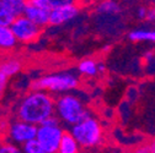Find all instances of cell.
Returning a JSON list of instances; mask_svg holds the SVG:
<instances>
[{
  "instance_id": "8992f818",
  "label": "cell",
  "mask_w": 155,
  "mask_h": 153,
  "mask_svg": "<svg viewBox=\"0 0 155 153\" xmlns=\"http://www.w3.org/2000/svg\"><path fill=\"white\" fill-rule=\"evenodd\" d=\"M10 28L17 42L31 43L36 41L41 34V27L33 23L24 15L16 16L10 25Z\"/></svg>"
},
{
  "instance_id": "5b68a950",
  "label": "cell",
  "mask_w": 155,
  "mask_h": 153,
  "mask_svg": "<svg viewBox=\"0 0 155 153\" xmlns=\"http://www.w3.org/2000/svg\"><path fill=\"white\" fill-rule=\"evenodd\" d=\"M63 129L59 125H38L36 140L40 143L43 153L58 152L59 142L63 135Z\"/></svg>"
},
{
  "instance_id": "44dd1931",
  "label": "cell",
  "mask_w": 155,
  "mask_h": 153,
  "mask_svg": "<svg viewBox=\"0 0 155 153\" xmlns=\"http://www.w3.org/2000/svg\"><path fill=\"white\" fill-rule=\"evenodd\" d=\"M18 152H20V149L16 146L10 145V143L0 146V153H18Z\"/></svg>"
},
{
  "instance_id": "e0dca14e",
  "label": "cell",
  "mask_w": 155,
  "mask_h": 153,
  "mask_svg": "<svg viewBox=\"0 0 155 153\" xmlns=\"http://www.w3.org/2000/svg\"><path fill=\"white\" fill-rule=\"evenodd\" d=\"M27 2H31L33 4H37L42 8H46L48 10H52L57 6H61V5H65V4H73L78 0H27Z\"/></svg>"
},
{
  "instance_id": "7c38bea8",
  "label": "cell",
  "mask_w": 155,
  "mask_h": 153,
  "mask_svg": "<svg viewBox=\"0 0 155 153\" xmlns=\"http://www.w3.org/2000/svg\"><path fill=\"white\" fill-rule=\"evenodd\" d=\"M17 41L10 26H0V48L11 49L16 45Z\"/></svg>"
},
{
  "instance_id": "3957f363",
  "label": "cell",
  "mask_w": 155,
  "mask_h": 153,
  "mask_svg": "<svg viewBox=\"0 0 155 153\" xmlns=\"http://www.w3.org/2000/svg\"><path fill=\"white\" fill-rule=\"evenodd\" d=\"M70 133L83 149L96 148L104 142V129L94 115L71 125Z\"/></svg>"
},
{
  "instance_id": "7a4b0ae2",
  "label": "cell",
  "mask_w": 155,
  "mask_h": 153,
  "mask_svg": "<svg viewBox=\"0 0 155 153\" xmlns=\"http://www.w3.org/2000/svg\"><path fill=\"white\" fill-rule=\"evenodd\" d=\"M54 115L67 125H74L85 118L92 115L84 102L76 94L64 93L57 101H54Z\"/></svg>"
},
{
  "instance_id": "d4e9b609",
  "label": "cell",
  "mask_w": 155,
  "mask_h": 153,
  "mask_svg": "<svg viewBox=\"0 0 155 153\" xmlns=\"http://www.w3.org/2000/svg\"><path fill=\"white\" fill-rule=\"evenodd\" d=\"M144 59H145V61L147 63H150V61H153L154 60V52H147L145 54H144Z\"/></svg>"
},
{
  "instance_id": "2e32d148",
  "label": "cell",
  "mask_w": 155,
  "mask_h": 153,
  "mask_svg": "<svg viewBox=\"0 0 155 153\" xmlns=\"http://www.w3.org/2000/svg\"><path fill=\"white\" fill-rule=\"evenodd\" d=\"M2 2L12 12V15L15 17L22 15L24 9L27 4V0H2Z\"/></svg>"
},
{
  "instance_id": "ffe728a7",
  "label": "cell",
  "mask_w": 155,
  "mask_h": 153,
  "mask_svg": "<svg viewBox=\"0 0 155 153\" xmlns=\"http://www.w3.org/2000/svg\"><path fill=\"white\" fill-rule=\"evenodd\" d=\"M137 152H140V153H155V139L151 140L148 145L143 146V148H138Z\"/></svg>"
},
{
  "instance_id": "cb8c5ba5",
  "label": "cell",
  "mask_w": 155,
  "mask_h": 153,
  "mask_svg": "<svg viewBox=\"0 0 155 153\" xmlns=\"http://www.w3.org/2000/svg\"><path fill=\"white\" fill-rule=\"evenodd\" d=\"M145 15H147V8L145 6H140L137 10V17L139 20H145Z\"/></svg>"
},
{
  "instance_id": "9a60e30c",
  "label": "cell",
  "mask_w": 155,
  "mask_h": 153,
  "mask_svg": "<svg viewBox=\"0 0 155 153\" xmlns=\"http://www.w3.org/2000/svg\"><path fill=\"white\" fill-rule=\"evenodd\" d=\"M78 72L81 73L83 76H87V77H94L99 73L97 70V63L92 59H85L79 63L78 65Z\"/></svg>"
},
{
  "instance_id": "d6986e66",
  "label": "cell",
  "mask_w": 155,
  "mask_h": 153,
  "mask_svg": "<svg viewBox=\"0 0 155 153\" xmlns=\"http://www.w3.org/2000/svg\"><path fill=\"white\" fill-rule=\"evenodd\" d=\"M24 152H26V153H43L42 152V148H41V146H40V143H38V141L36 140V137L35 139H32V140H28V141H26L25 143H24Z\"/></svg>"
},
{
  "instance_id": "ba28073f",
  "label": "cell",
  "mask_w": 155,
  "mask_h": 153,
  "mask_svg": "<svg viewBox=\"0 0 155 153\" xmlns=\"http://www.w3.org/2000/svg\"><path fill=\"white\" fill-rule=\"evenodd\" d=\"M79 15V8L75 3L57 6L49 10V25L59 26L64 25Z\"/></svg>"
},
{
  "instance_id": "5bb4252c",
  "label": "cell",
  "mask_w": 155,
  "mask_h": 153,
  "mask_svg": "<svg viewBox=\"0 0 155 153\" xmlns=\"http://www.w3.org/2000/svg\"><path fill=\"white\" fill-rule=\"evenodd\" d=\"M128 38L132 42H150L155 43V31L151 30H133Z\"/></svg>"
},
{
  "instance_id": "603a6c76",
  "label": "cell",
  "mask_w": 155,
  "mask_h": 153,
  "mask_svg": "<svg viewBox=\"0 0 155 153\" xmlns=\"http://www.w3.org/2000/svg\"><path fill=\"white\" fill-rule=\"evenodd\" d=\"M6 83H8V77L0 72V95H2V93L4 92V89L6 87Z\"/></svg>"
},
{
  "instance_id": "4fadbf2b",
  "label": "cell",
  "mask_w": 155,
  "mask_h": 153,
  "mask_svg": "<svg viewBox=\"0 0 155 153\" xmlns=\"http://www.w3.org/2000/svg\"><path fill=\"white\" fill-rule=\"evenodd\" d=\"M21 69H22V65L17 59H8V60H4L3 63H0V72L5 75L6 77L15 76L16 73L21 71Z\"/></svg>"
},
{
  "instance_id": "8fae6325",
  "label": "cell",
  "mask_w": 155,
  "mask_h": 153,
  "mask_svg": "<svg viewBox=\"0 0 155 153\" xmlns=\"http://www.w3.org/2000/svg\"><path fill=\"white\" fill-rule=\"evenodd\" d=\"M121 5L116 0H102L96 6V12L102 16H114L121 12Z\"/></svg>"
},
{
  "instance_id": "52a82bcc",
  "label": "cell",
  "mask_w": 155,
  "mask_h": 153,
  "mask_svg": "<svg viewBox=\"0 0 155 153\" xmlns=\"http://www.w3.org/2000/svg\"><path fill=\"white\" fill-rule=\"evenodd\" d=\"M36 133H37V125L20 120V119H18L16 123H14L9 130L10 139L14 142L21 143V145H24L28 140L35 139Z\"/></svg>"
},
{
  "instance_id": "277c9868",
  "label": "cell",
  "mask_w": 155,
  "mask_h": 153,
  "mask_svg": "<svg viewBox=\"0 0 155 153\" xmlns=\"http://www.w3.org/2000/svg\"><path fill=\"white\" fill-rule=\"evenodd\" d=\"M80 83L79 75L74 71L57 72L37 79L32 82L31 88L52 93H67L78 88Z\"/></svg>"
},
{
  "instance_id": "6da1fadb",
  "label": "cell",
  "mask_w": 155,
  "mask_h": 153,
  "mask_svg": "<svg viewBox=\"0 0 155 153\" xmlns=\"http://www.w3.org/2000/svg\"><path fill=\"white\" fill-rule=\"evenodd\" d=\"M52 115H54V99L46 91L33 89L22 98L17 108L18 119L37 126Z\"/></svg>"
},
{
  "instance_id": "ac0fdd59",
  "label": "cell",
  "mask_w": 155,
  "mask_h": 153,
  "mask_svg": "<svg viewBox=\"0 0 155 153\" xmlns=\"http://www.w3.org/2000/svg\"><path fill=\"white\" fill-rule=\"evenodd\" d=\"M15 16L0 0V26H10Z\"/></svg>"
},
{
  "instance_id": "484cf974",
  "label": "cell",
  "mask_w": 155,
  "mask_h": 153,
  "mask_svg": "<svg viewBox=\"0 0 155 153\" xmlns=\"http://www.w3.org/2000/svg\"><path fill=\"white\" fill-rule=\"evenodd\" d=\"M97 70H99V73H104L105 70H106V66L104 63H97Z\"/></svg>"
},
{
  "instance_id": "7402d4cb",
  "label": "cell",
  "mask_w": 155,
  "mask_h": 153,
  "mask_svg": "<svg viewBox=\"0 0 155 153\" xmlns=\"http://www.w3.org/2000/svg\"><path fill=\"white\" fill-rule=\"evenodd\" d=\"M145 20L149 22H155V6L154 8H147Z\"/></svg>"
},
{
  "instance_id": "9c48e42d",
  "label": "cell",
  "mask_w": 155,
  "mask_h": 153,
  "mask_svg": "<svg viewBox=\"0 0 155 153\" xmlns=\"http://www.w3.org/2000/svg\"><path fill=\"white\" fill-rule=\"evenodd\" d=\"M22 15L26 16L28 20H31L37 26H40L41 28L49 25V10L31 2H27Z\"/></svg>"
},
{
  "instance_id": "30bf717a",
  "label": "cell",
  "mask_w": 155,
  "mask_h": 153,
  "mask_svg": "<svg viewBox=\"0 0 155 153\" xmlns=\"http://www.w3.org/2000/svg\"><path fill=\"white\" fill-rule=\"evenodd\" d=\"M80 151V146L76 142V140L73 137L70 132H63L58 152L61 153H78Z\"/></svg>"
}]
</instances>
